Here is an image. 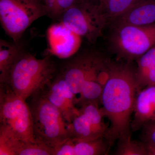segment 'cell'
<instances>
[{
	"instance_id": "cell-1",
	"label": "cell",
	"mask_w": 155,
	"mask_h": 155,
	"mask_svg": "<svg viewBox=\"0 0 155 155\" xmlns=\"http://www.w3.org/2000/svg\"><path fill=\"white\" fill-rule=\"evenodd\" d=\"M135 69L129 61L110 60L108 63L100 110L110 122L105 137L110 147L116 140L131 135L130 118L137 93Z\"/></svg>"
},
{
	"instance_id": "cell-2",
	"label": "cell",
	"mask_w": 155,
	"mask_h": 155,
	"mask_svg": "<svg viewBox=\"0 0 155 155\" xmlns=\"http://www.w3.org/2000/svg\"><path fill=\"white\" fill-rule=\"evenodd\" d=\"M56 70L50 56L38 59L23 52L11 69L6 84L26 101L54 77Z\"/></svg>"
},
{
	"instance_id": "cell-3",
	"label": "cell",
	"mask_w": 155,
	"mask_h": 155,
	"mask_svg": "<svg viewBox=\"0 0 155 155\" xmlns=\"http://www.w3.org/2000/svg\"><path fill=\"white\" fill-rule=\"evenodd\" d=\"M30 97L28 105L37 141L53 148L69 138L68 122L61 111L39 91Z\"/></svg>"
},
{
	"instance_id": "cell-4",
	"label": "cell",
	"mask_w": 155,
	"mask_h": 155,
	"mask_svg": "<svg viewBox=\"0 0 155 155\" xmlns=\"http://www.w3.org/2000/svg\"><path fill=\"white\" fill-rule=\"evenodd\" d=\"M0 129L17 139L37 141L29 105L6 83L0 84Z\"/></svg>"
},
{
	"instance_id": "cell-5",
	"label": "cell",
	"mask_w": 155,
	"mask_h": 155,
	"mask_svg": "<svg viewBox=\"0 0 155 155\" xmlns=\"http://www.w3.org/2000/svg\"><path fill=\"white\" fill-rule=\"evenodd\" d=\"M109 42L117 61L132 62L155 45V23L150 25H112Z\"/></svg>"
},
{
	"instance_id": "cell-6",
	"label": "cell",
	"mask_w": 155,
	"mask_h": 155,
	"mask_svg": "<svg viewBox=\"0 0 155 155\" xmlns=\"http://www.w3.org/2000/svg\"><path fill=\"white\" fill-rule=\"evenodd\" d=\"M60 18L66 27L91 43L102 35L109 24L99 5L87 0H77Z\"/></svg>"
},
{
	"instance_id": "cell-7",
	"label": "cell",
	"mask_w": 155,
	"mask_h": 155,
	"mask_svg": "<svg viewBox=\"0 0 155 155\" xmlns=\"http://www.w3.org/2000/svg\"><path fill=\"white\" fill-rule=\"evenodd\" d=\"M44 15V6L28 0H0L1 24L14 42H18L25 30Z\"/></svg>"
},
{
	"instance_id": "cell-8",
	"label": "cell",
	"mask_w": 155,
	"mask_h": 155,
	"mask_svg": "<svg viewBox=\"0 0 155 155\" xmlns=\"http://www.w3.org/2000/svg\"><path fill=\"white\" fill-rule=\"evenodd\" d=\"M110 60L101 53L86 52L68 62L60 75L76 96L86 81L99 76L107 69Z\"/></svg>"
},
{
	"instance_id": "cell-9",
	"label": "cell",
	"mask_w": 155,
	"mask_h": 155,
	"mask_svg": "<svg viewBox=\"0 0 155 155\" xmlns=\"http://www.w3.org/2000/svg\"><path fill=\"white\" fill-rule=\"evenodd\" d=\"M104 117L99 105L81 106L72 121L68 123L69 137L83 140L105 138L109 126L104 122Z\"/></svg>"
},
{
	"instance_id": "cell-10",
	"label": "cell",
	"mask_w": 155,
	"mask_h": 155,
	"mask_svg": "<svg viewBox=\"0 0 155 155\" xmlns=\"http://www.w3.org/2000/svg\"><path fill=\"white\" fill-rule=\"evenodd\" d=\"M38 91L61 111L68 123L77 114V97L60 74L55 76Z\"/></svg>"
},
{
	"instance_id": "cell-11",
	"label": "cell",
	"mask_w": 155,
	"mask_h": 155,
	"mask_svg": "<svg viewBox=\"0 0 155 155\" xmlns=\"http://www.w3.org/2000/svg\"><path fill=\"white\" fill-rule=\"evenodd\" d=\"M47 35L50 53L61 59L73 55L81 44V37L61 22L51 25Z\"/></svg>"
},
{
	"instance_id": "cell-12",
	"label": "cell",
	"mask_w": 155,
	"mask_h": 155,
	"mask_svg": "<svg viewBox=\"0 0 155 155\" xmlns=\"http://www.w3.org/2000/svg\"><path fill=\"white\" fill-rule=\"evenodd\" d=\"M110 147L104 137L91 140L69 138L53 148V155H105Z\"/></svg>"
},
{
	"instance_id": "cell-13",
	"label": "cell",
	"mask_w": 155,
	"mask_h": 155,
	"mask_svg": "<svg viewBox=\"0 0 155 155\" xmlns=\"http://www.w3.org/2000/svg\"><path fill=\"white\" fill-rule=\"evenodd\" d=\"M131 130L141 128L147 122L155 120V85L147 87L137 93L134 107Z\"/></svg>"
},
{
	"instance_id": "cell-14",
	"label": "cell",
	"mask_w": 155,
	"mask_h": 155,
	"mask_svg": "<svg viewBox=\"0 0 155 155\" xmlns=\"http://www.w3.org/2000/svg\"><path fill=\"white\" fill-rule=\"evenodd\" d=\"M155 23V0H143L116 18L112 25H144Z\"/></svg>"
},
{
	"instance_id": "cell-15",
	"label": "cell",
	"mask_w": 155,
	"mask_h": 155,
	"mask_svg": "<svg viewBox=\"0 0 155 155\" xmlns=\"http://www.w3.org/2000/svg\"><path fill=\"white\" fill-rule=\"evenodd\" d=\"M136 61L135 75L137 93L147 87L155 85V45Z\"/></svg>"
},
{
	"instance_id": "cell-16",
	"label": "cell",
	"mask_w": 155,
	"mask_h": 155,
	"mask_svg": "<svg viewBox=\"0 0 155 155\" xmlns=\"http://www.w3.org/2000/svg\"><path fill=\"white\" fill-rule=\"evenodd\" d=\"M107 72L98 77L87 80L81 87L76 104L81 107L87 104H101L104 84L107 78Z\"/></svg>"
},
{
	"instance_id": "cell-17",
	"label": "cell",
	"mask_w": 155,
	"mask_h": 155,
	"mask_svg": "<svg viewBox=\"0 0 155 155\" xmlns=\"http://www.w3.org/2000/svg\"><path fill=\"white\" fill-rule=\"evenodd\" d=\"M17 43L0 42V84L7 83L11 69L23 53Z\"/></svg>"
},
{
	"instance_id": "cell-18",
	"label": "cell",
	"mask_w": 155,
	"mask_h": 155,
	"mask_svg": "<svg viewBox=\"0 0 155 155\" xmlns=\"http://www.w3.org/2000/svg\"><path fill=\"white\" fill-rule=\"evenodd\" d=\"M13 155H53L52 148L38 141L33 142L15 139L11 146Z\"/></svg>"
},
{
	"instance_id": "cell-19",
	"label": "cell",
	"mask_w": 155,
	"mask_h": 155,
	"mask_svg": "<svg viewBox=\"0 0 155 155\" xmlns=\"http://www.w3.org/2000/svg\"><path fill=\"white\" fill-rule=\"evenodd\" d=\"M143 0H109L104 12L108 23L137 5Z\"/></svg>"
},
{
	"instance_id": "cell-20",
	"label": "cell",
	"mask_w": 155,
	"mask_h": 155,
	"mask_svg": "<svg viewBox=\"0 0 155 155\" xmlns=\"http://www.w3.org/2000/svg\"><path fill=\"white\" fill-rule=\"evenodd\" d=\"M115 155H146L142 141L132 140L131 135L118 140Z\"/></svg>"
},
{
	"instance_id": "cell-21",
	"label": "cell",
	"mask_w": 155,
	"mask_h": 155,
	"mask_svg": "<svg viewBox=\"0 0 155 155\" xmlns=\"http://www.w3.org/2000/svg\"><path fill=\"white\" fill-rule=\"evenodd\" d=\"M77 0H45L46 15L53 19L60 18L63 13Z\"/></svg>"
},
{
	"instance_id": "cell-22",
	"label": "cell",
	"mask_w": 155,
	"mask_h": 155,
	"mask_svg": "<svg viewBox=\"0 0 155 155\" xmlns=\"http://www.w3.org/2000/svg\"><path fill=\"white\" fill-rule=\"evenodd\" d=\"M142 128V141L155 143V120L147 122Z\"/></svg>"
},
{
	"instance_id": "cell-23",
	"label": "cell",
	"mask_w": 155,
	"mask_h": 155,
	"mask_svg": "<svg viewBox=\"0 0 155 155\" xmlns=\"http://www.w3.org/2000/svg\"><path fill=\"white\" fill-rule=\"evenodd\" d=\"M142 142L146 155H155V143L147 141Z\"/></svg>"
},
{
	"instance_id": "cell-24",
	"label": "cell",
	"mask_w": 155,
	"mask_h": 155,
	"mask_svg": "<svg viewBox=\"0 0 155 155\" xmlns=\"http://www.w3.org/2000/svg\"><path fill=\"white\" fill-rule=\"evenodd\" d=\"M109 0H99V6L104 11L106 5Z\"/></svg>"
},
{
	"instance_id": "cell-25",
	"label": "cell",
	"mask_w": 155,
	"mask_h": 155,
	"mask_svg": "<svg viewBox=\"0 0 155 155\" xmlns=\"http://www.w3.org/2000/svg\"><path fill=\"white\" fill-rule=\"evenodd\" d=\"M28 1L33 3H36V4H39V5H41L44 6L45 7V0H28Z\"/></svg>"
},
{
	"instance_id": "cell-26",
	"label": "cell",
	"mask_w": 155,
	"mask_h": 155,
	"mask_svg": "<svg viewBox=\"0 0 155 155\" xmlns=\"http://www.w3.org/2000/svg\"><path fill=\"white\" fill-rule=\"evenodd\" d=\"M87 1H90V2H92L97 3V4L99 5V0H87Z\"/></svg>"
}]
</instances>
